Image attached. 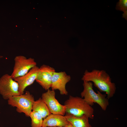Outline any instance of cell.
Returning a JSON list of instances; mask_svg holds the SVG:
<instances>
[{"mask_svg":"<svg viewBox=\"0 0 127 127\" xmlns=\"http://www.w3.org/2000/svg\"><path fill=\"white\" fill-rule=\"evenodd\" d=\"M0 94L7 100L20 95L18 83L8 74H4L0 78Z\"/></svg>","mask_w":127,"mask_h":127,"instance_id":"5","label":"cell"},{"mask_svg":"<svg viewBox=\"0 0 127 127\" xmlns=\"http://www.w3.org/2000/svg\"><path fill=\"white\" fill-rule=\"evenodd\" d=\"M81 79L83 81L92 82L99 91L106 93L108 99L112 97L115 94V85L112 82L110 76L104 70L95 69L89 71L86 70Z\"/></svg>","mask_w":127,"mask_h":127,"instance_id":"1","label":"cell"},{"mask_svg":"<svg viewBox=\"0 0 127 127\" xmlns=\"http://www.w3.org/2000/svg\"><path fill=\"white\" fill-rule=\"evenodd\" d=\"M69 123L65 116L51 114L43 120L42 127H64Z\"/></svg>","mask_w":127,"mask_h":127,"instance_id":"11","label":"cell"},{"mask_svg":"<svg viewBox=\"0 0 127 127\" xmlns=\"http://www.w3.org/2000/svg\"><path fill=\"white\" fill-rule=\"evenodd\" d=\"M29 117L31 120V127H42L43 119L39 113L32 111Z\"/></svg>","mask_w":127,"mask_h":127,"instance_id":"14","label":"cell"},{"mask_svg":"<svg viewBox=\"0 0 127 127\" xmlns=\"http://www.w3.org/2000/svg\"><path fill=\"white\" fill-rule=\"evenodd\" d=\"M54 90L49 89L42 94L41 98L48 107L51 113L64 115L66 107L60 104L55 98Z\"/></svg>","mask_w":127,"mask_h":127,"instance_id":"7","label":"cell"},{"mask_svg":"<svg viewBox=\"0 0 127 127\" xmlns=\"http://www.w3.org/2000/svg\"><path fill=\"white\" fill-rule=\"evenodd\" d=\"M64 127H74V126L71 123H69L64 126Z\"/></svg>","mask_w":127,"mask_h":127,"instance_id":"16","label":"cell"},{"mask_svg":"<svg viewBox=\"0 0 127 127\" xmlns=\"http://www.w3.org/2000/svg\"><path fill=\"white\" fill-rule=\"evenodd\" d=\"M14 61L13 71L10 75L13 79L25 75L36 66L35 60L31 57L27 58L23 56H18L15 58Z\"/></svg>","mask_w":127,"mask_h":127,"instance_id":"6","label":"cell"},{"mask_svg":"<svg viewBox=\"0 0 127 127\" xmlns=\"http://www.w3.org/2000/svg\"><path fill=\"white\" fill-rule=\"evenodd\" d=\"M116 9L123 12L122 17L127 20V0H119L117 3Z\"/></svg>","mask_w":127,"mask_h":127,"instance_id":"15","label":"cell"},{"mask_svg":"<svg viewBox=\"0 0 127 127\" xmlns=\"http://www.w3.org/2000/svg\"><path fill=\"white\" fill-rule=\"evenodd\" d=\"M55 71L53 67L43 64L39 67L36 80L43 88L47 90L51 87L52 75Z\"/></svg>","mask_w":127,"mask_h":127,"instance_id":"8","label":"cell"},{"mask_svg":"<svg viewBox=\"0 0 127 127\" xmlns=\"http://www.w3.org/2000/svg\"><path fill=\"white\" fill-rule=\"evenodd\" d=\"M71 79L70 76L65 71L55 72L53 73L52 79L51 87L52 90H59L62 95H67L66 85Z\"/></svg>","mask_w":127,"mask_h":127,"instance_id":"9","label":"cell"},{"mask_svg":"<svg viewBox=\"0 0 127 127\" xmlns=\"http://www.w3.org/2000/svg\"><path fill=\"white\" fill-rule=\"evenodd\" d=\"M39 67L36 66L25 75L16 78L14 79L18 83L20 95L23 94L27 87L32 84L37 78Z\"/></svg>","mask_w":127,"mask_h":127,"instance_id":"10","label":"cell"},{"mask_svg":"<svg viewBox=\"0 0 127 127\" xmlns=\"http://www.w3.org/2000/svg\"><path fill=\"white\" fill-rule=\"evenodd\" d=\"M64 105L66 115L77 117L85 115L90 119L94 118V109L81 97L70 95Z\"/></svg>","mask_w":127,"mask_h":127,"instance_id":"2","label":"cell"},{"mask_svg":"<svg viewBox=\"0 0 127 127\" xmlns=\"http://www.w3.org/2000/svg\"><path fill=\"white\" fill-rule=\"evenodd\" d=\"M32 111L39 113L44 119L51 114L48 106L41 98L35 101L32 106Z\"/></svg>","mask_w":127,"mask_h":127,"instance_id":"13","label":"cell"},{"mask_svg":"<svg viewBox=\"0 0 127 127\" xmlns=\"http://www.w3.org/2000/svg\"><path fill=\"white\" fill-rule=\"evenodd\" d=\"M83 89L81 92V97L92 106L96 103L104 111L106 110L109 104L106 94H102L99 91L96 93L94 90L92 82L83 81Z\"/></svg>","mask_w":127,"mask_h":127,"instance_id":"3","label":"cell"},{"mask_svg":"<svg viewBox=\"0 0 127 127\" xmlns=\"http://www.w3.org/2000/svg\"><path fill=\"white\" fill-rule=\"evenodd\" d=\"M34 101L33 96L28 91L24 94L13 96L8 100V104L16 107L17 112L23 113L27 117L29 116L32 111Z\"/></svg>","mask_w":127,"mask_h":127,"instance_id":"4","label":"cell"},{"mask_svg":"<svg viewBox=\"0 0 127 127\" xmlns=\"http://www.w3.org/2000/svg\"><path fill=\"white\" fill-rule=\"evenodd\" d=\"M65 116L67 121L74 127H92L89 123V118L86 115L79 117L66 115Z\"/></svg>","mask_w":127,"mask_h":127,"instance_id":"12","label":"cell"}]
</instances>
